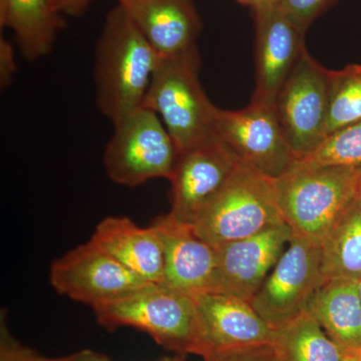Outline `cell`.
<instances>
[{
  "mask_svg": "<svg viewBox=\"0 0 361 361\" xmlns=\"http://www.w3.org/2000/svg\"><path fill=\"white\" fill-rule=\"evenodd\" d=\"M114 127L104 156L113 182L137 187L152 179H171L179 152L160 116L141 106Z\"/></svg>",
  "mask_w": 361,
  "mask_h": 361,
  "instance_id": "8992f818",
  "label": "cell"
},
{
  "mask_svg": "<svg viewBox=\"0 0 361 361\" xmlns=\"http://www.w3.org/2000/svg\"><path fill=\"white\" fill-rule=\"evenodd\" d=\"M283 222L275 180L239 164L193 228L201 239L216 249Z\"/></svg>",
  "mask_w": 361,
  "mask_h": 361,
  "instance_id": "277c9868",
  "label": "cell"
},
{
  "mask_svg": "<svg viewBox=\"0 0 361 361\" xmlns=\"http://www.w3.org/2000/svg\"><path fill=\"white\" fill-rule=\"evenodd\" d=\"M358 356H360V358L361 360V350L360 351V353H357Z\"/></svg>",
  "mask_w": 361,
  "mask_h": 361,
  "instance_id": "836d02e7",
  "label": "cell"
},
{
  "mask_svg": "<svg viewBox=\"0 0 361 361\" xmlns=\"http://www.w3.org/2000/svg\"><path fill=\"white\" fill-rule=\"evenodd\" d=\"M109 329L132 326L147 332L164 348L198 355V320L193 296L163 285L92 308Z\"/></svg>",
  "mask_w": 361,
  "mask_h": 361,
  "instance_id": "5b68a950",
  "label": "cell"
},
{
  "mask_svg": "<svg viewBox=\"0 0 361 361\" xmlns=\"http://www.w3.org/2000/svg\"><path fill=\"white\" fill-rule=\"evenodd\" d=\"M320 246L293 234L264 283L251 299L254 310L273 329L305 312L323 278Z\"/></svg>",
  "mask_w": 361,
  "mask_h": 361,
  "instance_id": "9c48e42d",
  "label": "cell"
},
{
  "mask_svg": "<svg viewBox=\"0 0 361 361\" xmlns=\"http://www.w3.org/2000/svg\"><path fill=\"white\" fill-rule=\"evenodd\" d=\"M90 241L137 276L164 284V250L155 228H141L127 217H108Z\"/></svg>",
  "mask_w": 361,
  "mask_h": 361,
  "instance_id": "e0dca14e",
  "label": "cell"
},
{
  "mask_svg": "<svg viewBox=\"0 0 361 361\" xmlns=\"http://www.w3.org/2000/svg\"><path fill=\"white\" fill-rule=\"evenodd\" d=\"M342 361H361L357 353H346Z\"/></svg>",
  "mask_w": 361,
  "mask_h": 361,
  "instance_id": "f546056e",
  "label": "cell"
},
{
  "mask_svg": "<svg viewBox=\"0 0 361 361\" xmlns=\"http://www.w3.org/2000/svg\"><path fill=\"white\" fill-rule=\"evenodd\" d=\"M272 346L279 361H342L346 355L306 311L274 330Z\"/></svg>",
  "mask_w": 361,
  "mask_h": 361,
  "instance_id": "44dd1931",
  "label": "cell"
},
{
  "mask_svg": "<svg viewBox=\"0 0 361 361\" xmlns=\"http://www.w3.org/2000/svg\"><path fill=\"white\" fill-rule=\"evenodd\" d=\"M204 361H279L272 344L240 349Z\"/></svg>",
  "mask_w": 361,
  "mask_h": 361,
  "instance_id": "484cf974",
  "label": "cell"
},
{
  "mask_svg": "<svg viewBox=\"0 0 361 361\" xmlns=\"http://www.w3.org/2000/svg\"><path fill=\"white\" fill-rule=\"evenodd\" d=\"M49 279L59 294L92 308L156 285L135 275L92 241L54 261Z\"/></svg>",
  "mask_w": 361,
  "mask_h": 361,
  "instance_id": "30bf717a",
  "label": "cell"
},
{
  "mask_svg": "<svg viewBox=\"0 0 361 361\" xmlns=\"http://www.w3.org/2000/svg\"><path fill=\"white\" fill-rule=\"evenodd\" d=\"M239 161L217 137L180 154L172 177L171 216L183 224L194 226Z\"/></svg>",
  "mask_w": 361,
  "mask_h": 361,
  "instance_id": "4fadbf2b",
  "label": "cell"
},
{
  "mask_svg": "<svg viewBox=\"0 0 361 361\" xmlns=\"http://www.w3.org/2000/svg\"><path fill=\"white\" fill-rule=\"evenodd\" d=\"M358 168L296 160L275 180L284 222L320 246L357 199Z\"/></svg>",
  "mask_w": 361,
  "mask_h": 361,
  "instance_id": "7a4b0ae2",
  "label": "cell"
},
{
  "mask_svg": "<svg viewBox=\"0 0 361 361\" xmlns=\"http://www.w3.org/2000/svg\"><path fill=\"white\" fill-rule=\"evenodd\" d=\"M240 4H245L252 7V9L256 7L267 6V4H279L280 0H237Z\"/></svg>",
  "mask_w": 361,
  "mask_h": 361,
  "instance_id": "f1b7e54d",
  "label": "cell"
},
{
  "mask_svg": "<svg viewBox=\"0 0 361 361\" xmlns=\"http://www.w3.org/2000/svg\"><path fill=\"white\" fill-rule=\"evenodd\" d=\"M159 59L118 4L97 40L94 73L97 108L114 126L141 108Z\"/></svg>",
  "mask_w": 361,
  "mask_h": 361,
  "instance_id": "6da1fadb",
  "label": "cell"
},
{
  "mask_svg": "<svg viewBox=\"0 0 361 361\" xmlns=\"http://www.w3.org/2000/svg\"><path fill=\"white\" fill-rule=\"evenodd\" d=\"M49 0H0V25L16 33L23 56L33 61L51 52L63 20Z\"/></svg>",
  "mask_w": 361,
  "mask_h": 361,
  "instance_id": "d6986e66",
  "label": "cell"
},
{
  "mask_svg": "<svg viewBox=\"0 0 361 361\" xmlns=\"http://www.w3.org/2000/svg\"><path fill=\"white\" fill-rule=\"evenodd\" d=\"M16 71V63L13 45L2 37L0 39V85L2 89L11 84Z\"/></svg>",
  "mask_w": 361,
  "mask_h": 361,
  "instance_id": "4316f807",
  "label": "cell"
},
{
  "mask_svg": "<svg viewBox=\"0 0 361 361\" xmlns=\"http://www.w3.org/2000/svg\"><path fill=\"white\" fill-rule=\"evenodd\" d=\"M0 361H110L102 353L85 349L73 355L61 358H47L37 355L32 349L20 345L8 334L2 322L1 344H0Z\"/></svg>",
  "mask_w": 361,
  "mask_h": 361,
  "instance_id": "cb8c5ba5",
  "label": "cell"
},
{
  "mask_svg": "<svg viewBox=\"0 0 361 361\" xmlns=\"http://www.w3.org/2000/svg\"><path fill=\"white\" fill-rule=\"evenodd\" d=\"M357 200L361 206V167H358Z\"/></svg>",
  "mask_w": 361,
  "mask_h": 361,
  "instance_id": "4dcf8cb0",
  "label": "cell"
},
{
  "mask_svg": "<svg viewBox=\"0 0 361 361\" xmlns=\"http://www.w3.org/2000/svg\"><path fill=\"white\" fill-rule=\"evenodd\" d=\"M255 20V90L252 99L273 104L278 92L305 51L302 28L279 4L253 8Z\"/></svg>",
  "mask_w": 361,
  "mask_h": 361,
  "instance_id": "5bb4252c",
  "label": "cell"
},
{
  "mask_svg": "<svg viewBox=\"0 0 361 361\" xmlns=\"http://www.w3.org/2000/svg\"><path fill=\"white\" fill-rule=\"evenodd\" d=\"M153 227L163 244V286L188 295L210 290L216 249L196 234L193 226L183 224L170 214L157 218Z\"/></svg>",
  "mask_w": 361,
  "mask_h": 361,
  "instance_id": "9a60e30c",
  "label": "cell"
},
{
  "mask_svg": "<svg viewBox=\"0 0 361 361\" xmlns=\"http://www.w3.org/2000/svg\"><path fill=\"white\" fill-rule=\"evenodd\" d=\"M300 160L324 165L361 167V122L329 135L314 152Z\"/></svg>",
  "mask_w": 361,
  "mask_h": 361,
  "instance_id": "603a6c76",
  "label": "cell"
},
{
  "mask_svg": "<svg viewBox=\"0 0 361 361\" xmlns=\"http://www.w3.org/2000/svg\"><path fill=\"white\" fill-rule=\"evenodd\" d=\"M293 236L286 223L216 248L217 264L210 290L249 301L264 283Z\"/></svg>",
  "mask_w": 361,
  "mask_h": 361,
  "instance_id": "7c38bea8",
  "label": "cell"
},
{
  "mask_svg": "<svg viewBox=\"0 0 361 361\" xmlns=\"http://www.w3.org/2000/svg\"><path fill=\"white\" fill-rule=\"evenodd\" d=\"M92 0H61L59 6V13H65L70 16H77L84 13Z\"/></svg>",
  "mask_w": 361,
  "mask_h": 361,
  "instance_id": "83f0119b",
  "label": "cell"
},
{
  "mask_svg": "<svg viewBox=\"0 0 361 361\" xmlns=\"http://www.w3.org/2000/svg\"><path fill=\"white\" fill-rule=\"evenodd\" d=\"M323 281L361 280V206L357 199L320 245Z\"/></svg>",
  "mask_w": 361,
  "mask_h": 361,
  "instance_id": "ffe728a7",
  "label": "cell"
},
{
  "mask_svg": "<svg viewBox=\"0 0 361 361\" xmlns=\"http://www.w3.org/2000/svg\"><path fill=\"white\" fill-rule=\"evenodd\" d=\"M329 82L326 137L361 122V65L329 70Z\"/></svg>",
  "mask_w": 361,
  "mask_h": 361,
  "instance_id": "7402d4cb",
  "label": "cell"
},
{
  "mask_svg": "<svg viewBox=\"0 0 361 361\" xmlns=\"http://www.w3.org/2000/svg\"><path fill=\"white\" fill-rule=\"evenodd\" d=\"M216 126L239 164L266 178L278 179L297 160L273 104L251 99L242 110L218 108Z\"/></svg>",
  "mask_w": 361,
  "mask_h": 361,
  "instance_id": "ba28073f",
  "label": "cell"
},
{
  "mask_svg": "<svg viewBox=\"0 0 361 361\" xmlns=\"http://www.w3.org/2000/svg\"><path fill=\"white\" fill-rule=\"evenodd\" d=\"M173 361H174V360H173Z\"/></svg>",
  "mask_w": 361,
  "mask_h": 361,
  "instance_id": "e575fe53",
  "label": "cell"
},
{
  "mask_svg": "<svg viewBox=\"0 0 361 361\" xmlns=\"http://www.w3.org/2000/svg\"><path fill=\"white\" fill-rule=\"evenodd\" d=\"M358 292H360V296L361 299V280L360 282H358Z\"/></svg>",
  "mask_w": 361,
  "mask_h": 361,
  "instance_id": "d6a6232c",
  "label": "cell"
},
{
  "mask_svg": "<svg viewBox=\"0 0 361 361\" xmlns=\"http://www.w3.org/2000/svg\"><path fill=\"white\" fill-rule=\"evenodd\" d=\"M193 296L198 320V355L204 360L240 349L272 344L274 329L249 301L201 292Z\"/></svg>",
  "mask_w": 361,
  "mask_h": 361,
  "instance_id": "8fae6325",
  "label": "cell"
},
{
  "mask_svg": "<svg viewBox=\"0 0 361 361\" xmlns=\"http://www.w3.org/2000/svg\"><path fill=\"white\" fill-rule=\"evenodd\" d=\"M198 73V51L160 58L142 102L160 116L179 155L218 137V108L207 97Z\"/></svg>",
  "mask_w": 361,
  "mask_h": 361,
  "instance_id": "3957f363",
  "label": "cell"
},
{
  "mask_svg": "<svg viewBox=\"0 0 361 361\" xmlns=\"http://www.w3.org/2000/svg\"><path fill=\"white\" fill-rule=\"evenodd\" d=\"M334 0H280L279 4L287 16L306 32L312 21Z\"/></svg>",
  "mask_w": 361,
  "mask_h": 361,
  "instance_id": "d4e9b609",
  "label": "cell"
},
{
  "mask_svg": "<svg viewBox=\"0 0 361 361\" xmlns=\"http://www.w3.org/2000/svg\"><path fill=\"white\" fill-rule=\"evenodd\" d=\"M306 312L319 323L345 353L361 350V299L358 282L323 281L310 298Z\"/></svg>",
  "mask_w": 361,
  "mask_h": 361,
  "instance_id": "ac0fdd59",
  "label": "cell"
},
{
  "mask_svg": "<svg viewBox=\"0 0 361 361\" xmlns=\"http://www.w3.org/2000/svg\"><path fill=\"white\" fill-rule=\"evenodd\" d=\"M159 58L197 51L201 20L192 0H116Z\"/></svg>",
  "mask_w": 361,
  "mask_h": 361,
  "instance_id": "2e32d148",
  "label": "cell"
},
{
  "mask_svg": "<svg viewBox=\"0 0 361 361\" xmlns=\"http://www.w3.org/2000/svg\"><path fill=\"white\" fill-rule=\"evenodd\" d=\"M329 70L303 51L275 99V111L297 160L326 139Z\"/></svg>",
  "mask_w": 361,
  "mask_h": 361,
  "instance_id": "52a82bcc",
  "label": "cell"
},
{
  "mask_svg": "<svg viewBox=\"0 0 361 361\" xmlns=\"http://www.w3.org/2000/svg\"><path fill=\"white\" fill-rule=\"evenodd\" d=\"M49 1H51V6H54V8L59 11V4H61V0H49Z\"/></svg>",
  "mask_w": 361,
  "mask_h": 361,
  "instance_id": "1f68e13d",
  "label": "cell"
}]
</instances>
